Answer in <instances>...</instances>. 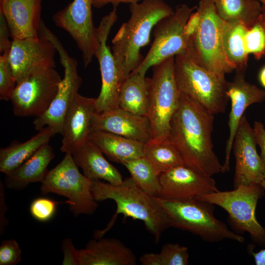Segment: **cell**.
<instances>
[{"label":"cell","instance_id":"obj_3","mask_svg":"<svg viewBox=\"0 0 265 265\" xmlns=\"http://www.w3.org/2000/svg\"><path fill=\"white\" fill-rule=\"evenodd\" d=\"M129 8V19L112 40V53L124 80L142 62L144 57L140 50L149 43L155 26L174 12L163 0H142L130 3Z\"/></svg>","mask_w":265,"mask_h":265},{"label":"cell","instance_id":"obj_22","mask_svg":"<svg viewBox=\"0 0 265 265\" xmlns=\"http://www.w3.org/2000/svg\"><path fill=\"white\" fill-rule=\"evenodd\" d=\"M80 265H135L136 257L133 251L114 238H95L80 250Z\"/></svg>","mask_w":265,"mask_h":265},{"label":"cell","instance_id":"obj_21","mask_svg":"<svg viewBox=\"0 0 265 265\" xmlns=\"http://www.w3.org/2000/svg\"><path fill=\"white\" fill-rule=\"evenodd\" d=\"M42 0H0V11L5 18L12 39L39 36Z\"/></svg>","mask_w":265,"mask_h":265},{"label":"cell","instance_id":"obj_29","mask_svg":"<svg viewBox=\"0 0 265 265\" xmlns=\"http://www.w3.org/2000/svg\"><path fill=\"white\" fill-rule=\"evenodd\" d=\"M219 16L226 22H238L249 29L264 12L258 0H212Z\"/></svg>","mask_w":265,"mask_h":265},{"label":"cell","instance_id":"obj_33","mask_svg":"<svg viewBox=\"0 0 265 265\" xmlns=\"http://www.w3.org/2000/svg\"><path fill=\"white\" fill-rule=\"evenodd\" d=\"M159 265H187L189 253L187 247L177 243L164 244L158 253Z\"/></svg>","mask_w":265,"mask_h":265},{"label":"cell","instance_id":"obj_38","mask_svg":"<svg viewBox=\"0 0 265 265\" xmlns=\"http://www.w3.org/2000/svg\"><path fill=\"white\" fill-rule=\"evenodd\" d=\"M253 129L256 143L261 149L260 156L265 168V128L262 123L255 121Z\"/></svg>","mask_w":265,"mask_h":265},{"label":"cell","instance_id":"obj_42","mask_svg":"<svg viewBox=\"0 0 265 265\" xmlns=\"http://www.w3.org/2000/svg\"><path fill=\"white\" fill-rule=\"evenodd\" d=\"M140 0H92L93 6L97 8H101L108 3H111L113 6H117L121 3H133L138 2Z\"/></svg>","mask_w":265,"mask_h":265},{"label":"cell","instance_id":"obj_32","mask_svg":"<svg viewBox=\"0 0 265 265\" xmlns=\"http://www.w3.org/2000/svg\"><path fill=\"white\" fill-rule=\"evenodd\" d=\"M264 12L246 32L243 44L247 54H252L256 59L265 54V6Z\"/></svg>","mask_w":265,"mask_h":265},{"label":"cell","instance_id":"obj_19","mask_svg":"<svg viewBox=\"0 0 265 265\" xmlns=\"http://www.w3.org/2000/svg\"><path fill=\"white\" fill-rule=\"evenodd\" d=\"M96 98L79 93L75 97L65 115L60 150L72 154L87 140L92 132L93 116L96 112Z\"/></svg>","mask_w":265,"mask_h":265},{"label":"cell","instance_id":"obj_44","mask_svg":"<svg viewBox=\"0 0 265 265\" xmlns=\"http://www.w3.org/2000/svg\"><path fill=\"white\" fill-rule=\"evenodd\" d=\"M259 78L262 84L265 87V66L261 71Z\"/></svg>","mask_w":265,"mask_h":265},{"label":"cell","instance_id":"obj_18","mask_svg":"<svg viewBox=\"0 0 265 265\" xmlns=\"http://www.w3.org/2000/svg\"><path fill=\"white\" fill-rule=\"evenodd\" d=\"M245 72L236 71L233 80L228 83L227 95L231 100V109L228 122L229 135L226 143L222 172L230 169V158L234 138L245 110L250 105L263 102L265 100V90L246 81Z\"/></svg>","mask_w":265,"mask_h":265},{"label":"cell","instance_id":"obj_6","mask_svg":"<svg viewBox=\"0 0 265 265\" xmlns=\"http://www.w3.org/2000/svg\"><path fill=\"white\" fill-rule=\"evenodd\" d=\"M197 10L200 16L199 26L186 51L199 65L225 77L234 70L226 59L222 46L225 21L217 14L212 0H200Z\"/></svg>","mask_w":265,"mask_h":265},{"label":"cell","instance_id":"obj_37","mask_svg":"<svg viewBox=\"0 0 265 265\" xmlns=\"http://www.w3.org/2000/svg\"><path fill=\"white\" fill-rule=\"evenodd\" d=\"M61 250L63 254L62 265H80V250L76 248L72 238H66L62 240Z\"/></svg>","mask_w":265,"mask_h":265},{"label":"cell","instance_id":"obj_5","mask_svg":"<svg viewBox=\"0 0 265 265\" xmlns=\"http://www.w3.org/2000/svg\"><path fill=\"white\" fill-rule=\"evenodd\" d=\"M174 75L181 92L192 98L213 114L224 113L229 100V82L199 65L190 53L175 56Z\"/></svg>","mask_w":265,"mask_h":265},{"label":"cell","instance_id":"obj_15","mask_svg":"<svg viewBox=\"0 0 265 265\" xmlns=\"http://www.w3.org/2000/svg\"><path fill=\"white\" fill-rule=\"evenodd\" d=\"M92 6V0H73L53 18L55 25L66 31L76 43L85 67L92 61L97 43Z\"/></svg>","mask_w":265,"mask_h":265},{"label":"cell","instance_id":"obj_10","mask_svg":"<svg viewBox=\"0 0 265 265\" xmlns=\"http://www.w3.org/2000/svg\"><path fill=\"white\" fill-rule=\"evenodd\" d=\"M197 6L178 5L174 12L160 20L153 29L154 41L139 66L133 72L145 76L151 67L188 48L190 37L186 33V24Z\"/></svg>","mask_w":265,"mask_h":265},{"label":"cell","instance_id":"obj_17","mask_svg":"<svg viewBox=\"0 0 265 265\" xmlns=\"http://www.w3.org/2000/svg\"><path fill=\"white\" fill-rule=\"evenodd\" d=\"M160 191L164 199L185 200L218 191L215 180L195 170L181 165L159 175Z\"/></svg>","mask_w":265,"mask_h":265},{"label":"cell","instance_id":"obj_46","mask_svg":"<svg viewBox=\"0 0 265 265\" xmlns=\"http://www.w3.org/2000/svg\"><path fill=\"white\" fill-rule=\"evenodd\" d=\"M261 3H263V5H264L265 6V0H262L260 1Z\"/></svg>","mask_w":265,"mask_h":265},{"label":"cell","instance_id":"obj_8","mask_svg":"<svg viewBox=\"0 0 265 265\" xmlns=\"http://www.w3.org/2000/svg\"><path fill=\"white\" fill-rule=\"evenodd\" d=\"M265 190L260 184L254 183L195 198L222 208L228 213L230 222L236 230L248 233L254 242L265 247V228L256 217V206L258 200L264 196Z\"/></svg>","mask_w":265,"mask_h":265},{"label":"cell","instance_id":"obj_31","mask_svg":"<svg viewBox=\"0 0 265 265\" xmlns=\"http://www.w3.org/2000/svg\"><path fill=\"white\" fill-rule=\"evenodd\" d=\"M129 172L137 185L153 196H159L160 191L159 175L144 157L123 164Z\"/></svg>","mask_w":265,"mask_h":265},{"label":"cell","instance_id":"obj_41","mask_svg":"<svg viewBox=\"0 0 265 265\" xmlns=\"http://www.w3.org/2000/svg\"><path fill=\"white\" fill-rule=\"evenodd\" d=\"M200 21V14L197 10L192 13L185 27L186 33L189 37L191 38L196 33L199 27Z\"/></svg>","mask_w":265,"mask_h":265},{"label":"cell","instance_id":"obj_24","mask_svg":"<svg viewBox=\"0 0 265 265\" xmlns=\"http://www.w3.org/2000/svg\"><path fill=\"white\" fill-rule=\"evenodd\" d=\"M71 155L83 175L90 180H104L113 185H119L123 181L120 172L106 159L102 151L89 140Z\"/></svg>","mask_w":265,"mask_h":265},{"label":"cell","instance_id":"obj_25","mask_svg":"<svg viewBox=\"0 0 265 265\" xmlns=\"http://www.w3.org/2000/svg\"><path fill=\"white\" fill-rule=\"evenodd\" d=\"M88 139L93 142L108 159L123 164L143 157L142 142L109 132L94 131Z\"/></svg>","mask_w":265,"mask_h":265},{"label":"cell","instance_id":"obj_11","mask_svg":"<svg viewBox=\"0 0 265 265\" xmlns=\"http://www.w3.org/2000/svg\"><path fill=\"white\" fill-rule=\"evenodd\" d=\"M41 30L53 43L64 68V77L49 108L43 115L35 117L33 124L36 130L40 131L48 126L52 129L53 135L57 133L62 134L65 115L78 94L81 78L78 74L77 60L69 56L57 37L45 25L42 26Z\"/></svg>","mask_w":265,"mask_h":265},{"label":"cell","instance_id":"obj_35","mask_svg":"<svg viewBox=\"0 0 265 265\" xmlns=\"http://www.w3.org/2000/svg\"><path fill=\"white\" fill-rule=\"evenodd\" d=\"M62 203L46 197L37 198L30 205V213L38 221H48L54 215L57 205Z\"/></svg>","mask_w":265,"mask_h":265},{"label":"cell","instance_id":"obj_9","mask_svg":"<svg viewBox=\"0 0 265 265\" xmlns=\"http://www.w3.org/2000/svg\"><path fill=\"white\" fill-rule=\"evenodd\" d=\"M92 181L81 174L71 153H66L62 160L49 171L41 183L42 195L53 193L67 198V204L74 216L92 214L98 204L91 192Z\"/></svg>","mask_w":265,"mask_h":265},{"label":"cell","instance_id":"obj_14","mask_svg":"<svg viewBox=\"0 0 265 265\" xmlns=\"http://www.w3.org/2000/svg\"><path fill=\"white\" fill-rule=\"evenodd\" d=\"M56 48L39 30L36 38L12 39L9 63L17 83L37 72L55 67Z\"/></svg>","mask_w":265,"mask_h":265},{"label":"cell","instance_id":"obj_12","mask_svg":"<svg viewBox=\"0 0 265 265\" xmlns=\"http://www.w3.org/2000/svg\"><path fill=\"white\" fill-rule=\"evenodd\" d=\"M117 6L104 17L96 28V47L94 56L99 64L102 87L95 106L97 112L119 107V95L124 79L119 72L112 53L107 45L110 30L117 20Z\"/></svg>","mask_w":265,"mask_h":265},{"label":"cell","instance_id":"obj_28","mask_svg":"<svg viewBox=\"0 0 265 265\" xmlns=\"http://www.w3.org/2000/svg\"><path fill=\"white\" fill-rule=\"evenodd\" d=\"M248 27L238 22H225L222 42L225 57L234 70L245 72L248 54L244 48L243 37Z\"/></svg>","mask_w":265,"mask_h":265},{"label":"cell","instance_id":"obj_30","mask_svg":"<svg viewBox=\"0 0 265 265\" xmlns=\"http://www.w3.org/2000/svg\"><path fill=\"white\" fill-rule=\"evenodd\" d=\"M143 157L160 175L179 165L183 161L168 137L151 138L143 145Z\"/></svg>","mask_w":265,"mask_h":265},{"label":"cell","instance_id":"obj_2","mask_svg":"<svg viewBox=\"0 0 265 265\" xmlns=\"http://www.w3.org/2000/svg\"><path fill=\"white\" fill-rule=\"evenodd\" d=\"M91 192L97 202L110 199L115 202L117 207L106 228L94 232L95 238H102L110 230L119 214L125 218L142 221L147 231L154 236L156 242L160 240L162 234L172 227L170 217L154 196L142 189L131 177L118 185L100 180H93Z\"/></svg>","mask_w":265,"mask_h":265},{"label":"cell","instance_id":"obj_40","mask_svg":"<svg viewBox=\"0 0 265 265\" xmlns=\"http://www.w3.org/2000/svg\"><path fill=\"white\" fill-rule=\"evenodd\" d=\"M4 184L0 181V236H2L9 220L6 217L7 209L4 193Z\"/></svg>","mask_w":265,"mask_h":265},{"label":"cell","instance_id":"obj_13","mask_svg":"<svg viewBox=\"0 0 265 265\" xmlns=\"http://www.w3.org/2000/svg\"><path fill=\"white\" fill-rule=\"evenodd\" d=\"M62 79L54 68L34 73L17 83L10 100L18 117L43 115L54 99Z\"/></svg>","mask_w":265,"mask_h":265},{"label":"cell","instance_id":"obj_20","mask_svg":"<svg viewBox=\"0 0 265 265\" xmlns=\"http://www.w3.org/2000/svg\"><path fill=\"white\" fill-rule=\"evenodd\" d=\"M91 130L106 131L143 143L151 138L150 124L146 116L119 107L96 112L92 118Z\"/></svg>","mask_w":265,"mask_h":265},{"label":"cell","instance_id":"obj_16","mask_svg":"<svg viewBox=\"0 0 265 265\" xmlns=\"http://www.w3.org/2000/svg\"><path fill=\"white\" fill-rule=\"evenodd\" d=\"M253 128L245 115L240 120L232 148L235 158L234 187L260 184L265 179V168L258 154Z\"/></svg>","mask_w":265,"mask_h":265},{"label":"cell","instance_id":"obj_26","mask_svg":"<svg viewBox=\"0 0 265 265\" xmlns=\"http://www.w3.org/2000/svg\"><path fill=\"white\" fill-rule=\"evenodd\" d=\"M53 136L52 129L46 126L24 142L13 141L0 150V171L7 174L31 157Z\"/></svg>","mask_w":265,"mask_h":265},{"label":"cell","instance_id":"obj_23","mask_svg":"<svg viewBox=\"0 0 265 265\" xmlns=\"http://www.w3.org/2000/svg\"><path fill=\"white\" fill-rule=\"evenodd\" d=\"M54 157L53 148L49 143L44 145L20 166L5 174V187L22 190L31 183H42L49 171L48 166Z\"/></svg>","mask_w":265,"mask_h":265},{"label":"cell","instance_id":"obj_4","mask_svg":"<svg viewBox=\"0 0 265 265\" xmlns=\"http://www.w3.org/2000/svg\"><path fill=\"white\" fill-rule=\"evenodd\" d=\"M168 214L172 227L187 231L209 242L225 239L242 243L244 238L231 230L214 215V205L195 199L169 200L154 196Z\"/></svg>","mask_w":265,"mask_h":265},{"label":"cell","instance_id":"obj_34","mask_svg":"<svg viewBox=\"0 0 265 265\" xmlns=\"http://www.w3.org/2000/svg\"><path fill=\"white\" fill-rule=\"evenodd\" d=\"M10 50L5 51L0 56V99L9 101L16 87L17 82L14 78L9 63Z\"/></svg>","mask_w":265,"mask_h":265},{"label":"cell","instance_id":"obj_1","mask_svg":"<svg viewBox=\"0 0 265 265\" xmlns=\"http://www.w3.org/2000/svg\"><path fill=\"white\" fill-rule=\"evenodd\" d=\"M214 114L196 101L181 92L178 107L171 119L168 138L184 164L206 175L222 172L213 151Z\"/></svg>","mask_w":265,"mask_h":265},{"label":"cell","instance_id":"obj_7","mask_svg":"<svg viewBox=\"0 0 265 265\" xmlns=\"http://www.w3.org/2000/svg\"><path fill=\"white\" fill-rule=\"evenodd\" d=\"M175 56L153 66V75L148 78V119L151 138L168 137L170 124L177 109L181 96L174 75Z\"/></svg>","mask_w":265,"mask_h":265},{"label":"cell","instance_id":"obj_27","mask_svg":"<svg viewBox=\"0 0 265 265\" xmlns=\"http://www.w3.org/2000/svg\"><path fill=\"white\" fill-rule=\"evenodd\" d=\"M148 78L132 72L123 81L119 95V107L146 116L149 107Z\"/></svg>","mask_w":265,"mask_h":265},{"label":"cell","instance_id":"obj_47","mask_svg":"<svg viewBox=\"0 0 265 265\" xmlns=\"http://www.w3.org/2000/svg\"><path fill=\"white\" fill-rule=\"evenodd\" d=\"M258 1H260L261 0H258Z\"/></svg>","mask_w":265,"mask_h":265},{"label":"cell","instance_id":"obj_39","mask_svg":"<svg viewBox=\"0 0 265 265\" xmlns=\"http://www.w3.org/2000/svg\"><path fill=\"white\" fill-rule=\"evenodd\" d=\"M10 35L8 25L5 18L0 11V54L5 51L11 49L12 41L9 40Z\"/></svg>","mask_w":265,"mask_h":265},{"label":"cell","instance_id":"obj_36","mask_svg":"<svg viewBox=\"0 0 265 265\" xmlns=\"http://www.w3.org/2000/svg\"><path fill=\"white\" fill-rule=\"evenodd\" d=\"M22 250L15 239L3 240L0 246V265H16L21 261Z\"/></svg>","mask_w":265,"mask_h":265},{"label":"cell","instance_id":"obj_43","mask_svg":"<svg viewBox=\"0 0 265 265\" xmlns=\"http://www.w3.org/2000/svg\"><path fill=\"white\" fill-rule=\"evenodd\" d=\"M251 253L254 257L255 263L257 265H265V248L257 252H253L250 249Z\"/></svg>","mask_w":265,"mask_h":265},{"label":"cell","instance_id":"obj_45","mask_svg":"<svg viewBox=\"0 0 265 265\" xmlns=\"http://www.w3.org/2000/svg\"><path fill=\"white\" fill-rule=\"evenodd\" d=\"M260 184L261 185V186L263 187V188L265 189V179L263 181H262Z\"/></svg>","mask_w":265,"mask_h":265}]
</instances>
